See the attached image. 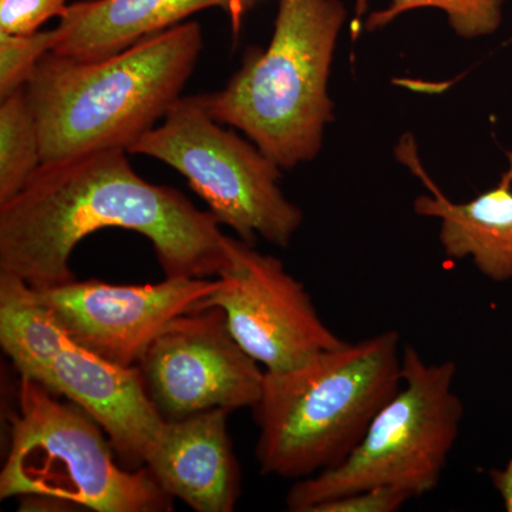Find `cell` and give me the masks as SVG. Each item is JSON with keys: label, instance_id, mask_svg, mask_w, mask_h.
Here are the masks:
<instances>
[{"label": "cell", "instance_id": "cell-1", "mask_svg": "<svg viewBox=\"0 0 512 512\" xmlns=\"http://www.w3.org/2000/svg\"><path fill=\"white\" fill-rule=\"evenodd\" d=\"M127 154L107 148L40 165L0 204V272L35 289L67 284L76 279L74 248L94 232L120 228L150 241L165 278H218L235 238L183 192L143 180Z\"/></svg>", "mask_w": 512, "mask_h": 512}, {"label": "cell", "instance_id": "cell-2", "mask_svg": "<svg viewBox=\"0 0 512 512\" xmlns=\"http://www.w3.org/2000/svg\"><path fill=\"white\" fill-rule=\"evenodd\" d=\"M202 47L200 23L187 22L97 62L47 53L26 84L42 164L128 150L181 99Z\"/></svg>", "mask_w": 512, "mask_h": 512}, {"label": "cell", "instance_id": "cell-3", "mask_svg": "<svg viewBox=\"0 0 512 512\" xmlns=\"http://www.w3.org/2000/svg\"><path fill=\"white\" fill-rule=\"evenodd\" d=\"M402 350L399 332L386 330L295 369L265 370L252 407L261 474L302 480L342 464L402 387Z\"/></svg>", "mask_w": 512, "mask_h": 512}, {"label": "cell", "instance_id": "cell-4", "mask_svg": "<svg viewBox=\"0 0 512 512\" xmlns=\"http://www.w3.org/2000/svg\"><path fill=\"white\" fill-rule=\"evenodd\" d=\"M345 19L340 0H279L269 46L251 47L224 89L201 94L211 116L285 170L312 161L333 120L328 79Z\"/></svg>", "mask_w": 512, "mask_h": 512}, {"label": "cell", "instance_id": "cell-5", "mask_svg": "<svg viewBox=\"0 0 512 512\" xmlns=\"http://www.w3.org/2000/svg\"><path fill=\"white\" fill-rule=\"evenodd\" d=\"M20 377L0 498H46L97 512L173 511L146 467L127 470L106 433L82 407Z\"/></svg>", "mask_w": 512, "mask_h": 512}, {"label": "cell", "instance_id": "cell-6", "mask_svg": "<svg viewBox=\"0 0 512 512\" xmlns=\"http://www.w3.org/2000/svg\"><path fill=\"white\" fill-rule=\"evenodd\" d=\"M456 375L453 360L427 363L414 346H404L399 392L342 464L292 485L288 510L312 512L326 501L375 487L397 488L412 498L431 493L464 417V404L454 392Z\"/></svg>", "mask_w": 512, "mask_h": 512}, {"label": "cell", "instance_id": "cell-7", "mask_svg": "<svg viewBox=\"0 0 512 512\" xmlns=\"http://www.w3.org/2000/svg\"><path fill=\"white\" fill-rule=\"evenodd\" d=\"M163 161L187 178L222 225L255 245L256 237L288 247L303 212L279 188L281 167L211 116L201 94L181 97L127 150Z\"/></svg>", "mask_w": 512, "mask_h": 512}, {"label": "cell", "instance_id": "cell-8", "mask_svg": "<svg viewBox=\"0 0 512 512\" xmlns=\"http://www.w3.org/2000/svg\"><path fill=\"white\" fill-rule=\"evenodd\" d=\"M218 279L197 311L222 309L239 346L268 372L295 369L345 345L320 318L305 285L274 255L235 239L231 262Z\"/></svg>", "mask_w": 512, "mask_h": 512}, {"label": "cell", "instance_id": "cell-9", "mask_svg": "<svg viewBox=\"0 0 512 512\" xmlns=\"http://www.w3.org/2000/svg\"><path fill=\"white\" fill-rule=\"evenodd\" d=\"M137 367L165 420L212 409H252L265 377V370L232 336L220 308L174 319Z\"/></svg>", "mask_w": 512, "mask_h": 512}, {"label": "cell", "instance_id": "cell-10", "mask_svg": "<svg viewBox=\"0 0 512 512\" xmlns=\"http://www.w3.org/2000/svg\"><path fill=\"white\" fill-rule=\"evenodd\" d=\"M218 278H165L158 284L113 285L99 279L35 289L77 345L120 366H137L174 319L197 311Z\"/></svg>", "mask_w": 512, "mask_h": 512}, {"label": "cell", "instance_id": "cell-11", "mask_svg": "<svg viewBox=\"0 0 512 512\" xmlns=\"http://www.w3.org/2000/svg\"><path fill=\"white\" fill-rule=\"evenodd\" d=\"M40 384L82 407L99 424L121 466L127 470L146 466L165 419L137 366L111 363L70 339Z\"/></svg>", "mask_w": 512, "mask_h": 512}, {"label": "cell", "instance_id": "cell-12", "mask_svg": "<svg viewBox=\"0 0 512 512\" xmlns=\"http://www.w3.org/2000/svg\"><path fill=\"white\" fill-rule=\"evenodd\" d=\"M227 409L165 420L146 467L158 487L197 512H232L242 493L241 470L228 434Z\"/></svg>", "mask_w": 512, "mask_h": 512}, {"label": "cell", "instance_id": "cell-13", "mask_svg": "<svg viewBox=\"0 0 512 512\" xmlns=\"http://www.w3.org/2000/svg\"><path fill=\"white\" fill-rule=\"evenodd\" d=\"M394 156L429 190L414 201V211L440 221V242L451 261L471 258L494 282L512 281V153L510 168L493 190L456 204L448 200L424 170L412 134L400 138Z\"/></svg>", "mask_w": 512, "mask_h": 512}, {"label": "cell", "instance_id": "cell-14", "mask_svg": "<svg viewBox=\"0 0 512 512\" xmlns=\"http://www.w3.org/2000/svg\"><path fill=\"white\" fill-rule=\"evenodd\" d=\"M210 8L227 10L238 32L249 6L242 0H80L60 18L52 53L77 62L109 59Z\"/></svg>", "mask_w": 512, "mask_h": 512}, {"label": "cell", "instance_id": "cell-15", "mask_svg": "<svg viewBox=\"0 0 512 512\" xmlns=\"http://www.w3.org/2000/svg\"><path fill=\"white\" fill-rule=\"evenodd\" d=\"M69 340L28 282L0 272V346L20 377L40 383Z\"/></svg>", "mask_w": 512, "mask_h": 512}, {"label": "cell", "instance_id": "cell-16", "mask_svg": "<svg viewBox=\"0 0 512 512\" xmlns=\"http://www.w3.org/2000/svg\"><path fill=\"white\" fill-rule=\"evenodd\" d=\"M42 163L35 111L22 87L0 99V204L16 197Z\"/></svg>", "mask_w": 512, "mask_h": 512}, {"label": "cell", "instance_id": "cell-17", "mask_svg": "<svg viewBox=\"0 0 512 512\" xmlns=\"http://www.w3.org/2000/svg\"><path fill=\"white\" fill-rule=\"evenodd\" d=\"M504 0H393L389 8L372 13L366 20V30L372 32L389 25L397 16L409 10L437 8L444 10L451 28L464 39L491 35L500 26ZM366 0H357V15L365 12Z\"/></svg>", "mask_w": 512, "mask_h": 512}, {"label": "cell", "instance_id": "cell-18", "mask_svg": "<svg viewBox=\"0 0 512 512\" xmlns=\"http://www.w3.org/2000/svg\"><path fill=\"white\" fill-rule=\"evenodd\" d=\"M55 29L19 36L0 32V99L28 84L40 60L52 52Z\"/></svg>", "mask_w": 512, "mask_h": 512}, {"label": "cell", "instance_id": "cell-19", "mask_svg": "<svg viewBox=\"0 0 512 512\" xmlns=\"http://www.w3.org/2000/svg\"><path fill=\"white\" fill-rule=\"evenodd\" d=\"M66 0H0V32L33 35L47 20L62 18Z\"/></svg>", "mask_w": 512, "mask_h": 512}, {"label": "cell", "instance_id": "cell-20", "mask_svg": "<svg viewBox=\"0 0 512 512\" xmlns=\"http://www.w3.org/2000/svg\"><path fill=\"white\" fill-rule=\"evenodd\" d=\"M410 500L409 494L397 488L375 487L326 501L312 512H396Z\"/></svg>", "mask_w": 512, "mask_h": 512}, {"label": "cell", "instance_id": "cell-21", "mask_svg": "<svg viewBox=\"0 0 512 512\" xmlns=\"http://www.w3.org/2000/svg\"><path fill=\"white\" fill-rule=\"evenodd\" d=\"M491 483L501 495L505 511L512 512V457L503 470H493L490 473Z\"/></svg>", "mask_w": 512, "mask_h": 512}, {"label": "cell", "instance_id": "cell-22", "mask_svg": "<svg viewBox=\"0 0 512 512\" xmlns=\"http://www.w3.org/2000/svg\"><path fill=\"white\" fill-rule=\"evenodd\" d=\"M242 2H244L245 5L251 6L252 2H254V0H242Z\"/></svg>", "mask_w": 512, "mask_h": 512}]
</instances>
